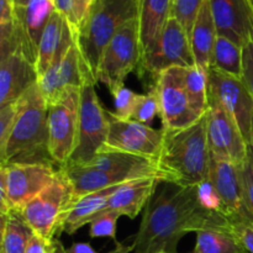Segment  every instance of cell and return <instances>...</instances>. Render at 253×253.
Masks as SVG:
<instances>
[{
    "label": "cell",
    "mask_w": 253,
    "mask_h": 253,
    "mask_svg": "<svg viewBox=\"0 0 253 253\" xmlns=\"http://www.w3.org/2000/svg\"><path fill=\"white\" fill-rule=\"evenodd\" d=\"M209 180L219 197L222 215L231 225H253V214L247 204L240 167L210 153Z\"/></svg>",
    "instance_id": "10"
},
{
    "label": "cell",
    "mask_w": 253,
    "mask_h": 253,
    "mask_svg": "<svg viewBox=\"0 0 253 253\" xmlns=\"http://www.w3.org/2000/svg\"><path fill=\"white\" fill-rule=\"evenodd\" d=\"M163 184L146 207L133 240V253H177L178 244L189 232L232 226L224 215L204 204L199 185Z\"/></svg>",
    "instance_id": "1"
},
{
    "label": "cell",
    "mask_w": 253,
    "mask_h": 253,
    "mask_svg": "<svg viewBox=\"0 0 253 253\" xmlns=\"http://www.w3.org/2000/svg\"><path fill=\"white\" fill-rule=\"evenodd\" d=\"M216 39V26L210 9V2L209 0H204L190 34V44L197 66L209 71Z\"/></svg>",
    "instance_id": "24"
},
{
    "label": "cell",
    "mask_w": 253,
    "mask_h": 253,
    "mask_svg": "<svg viewBox=\"0 0 253 253\" xmlns=\"http://www.w3.org/2000/svg\"><path fill=\"white\" fill-rule=\"evenodd\" d=\"M0 253H1V252H0Z\"/></svg>",
    "instance_id": "48"
},
{
    "label": "cell",
    "mask_w": 253,
    "mask_h": 253,
    "mask_svg": "<svg viewBox=\"0 0 253 253\" xmlns=\"http://www.w3.org/2000/svg\"><path fill=\"white\" fill-rule=\"evenodd\" d=\"M160 114V99H158V95L155 89L151 88L150 91H147L146 94H140L138 95L137 103H136L131 120L148 125Z\"/></svg>",
    "instance_id": "30"
},
{
    "label": "cell",
    "mask_w": 253,
    "mask_h": 253,
    "mask_svg": "<svg viewBox=\"0 0 253 253\" xmlns=\"http://www.w3.org/2000/svg\"><path fill=\"white\" fill-rule=\"evenodd\" d=\"M58 169L53 163H7L0 165L5 177L7 203L11 211H17L25 204L46 189L57 177Z\"/></svg>",
    "instance_id": "14"
},
{
    "label": "cell",
    "mask_w": 253,
    "mask_h": 253,
    "mask_svg": "<svg viewBox=\"0 0 253 253\" xmlns=\"http://www.w3.org/2000/svg\"><path fill=\"white\" fill-rule=\"evenodd\" d=\"M57 240H47L37 234H32L26 247V253H56Z\"/></svg>",
    "instance_id": "38"
},
{
    "label": "cell",
    "mask_w": 253,
    "mask_h": 253,
    "mask_svg": "<svg viewBox=\"0 0 253 253\" xmlns=\"http://www.w3.org/2000/svg\"><path fill=\"white\" fill-rule=\"evenodd\" d=\"M47 105L49 157L58 168H63L68 165L78 141L81 89H66Z\"/></svg>",
    "instance_id": "6"
},
{
    "label": "cell",
    "mask_w": 253,
    "mask_h": 253,
    "mask_svg": "<svg viewBox=\"0 0 253 253\" xmlns=\"http://www.w3.org/2000/svg\"><path fill=\"white\" fill-rule=\"evenodd\" d=\"M95 0H72V26L76 34L88 17Z\"/></svg>",
    "instance_id": "36"
},
{
    "label": "cell",
    "mask_w": 253,
    "mask_h": 253,
    "mask_svg": "<svg viewBox=\"0 0 253 253\" xmlns=\"http://www.w3.org/2000/svg\"><path fill=\"white\" fill-rule=\"evenodd\" d=\"M240 169H241L242 182H244L247 204H249L250 210H251L253 214V156L251 152H249V158L240 167Z\"/></svg>",
    "instance_id": "37"
},
{
    "label": "cell",
    "mask_w": 253,
    "mask_h": 253,
    "mask_svg": "<svg viewBox=\"0 0 253 253\" xmlns=\"http://www.w3.org/2000/svg\"><path fill=\"white\" fill-rule=\"evenodd\" d=\"M12 1H14V4L16 5V6H22V5L26 4L29 0H12Z\"/></svg>",
    "instance_id": "43"
},
{
    "label": "cell",
    "mask_w": 253,
    "mask_h": 253,
    "mask_svg": "<svg viewBox=\"0 0 253 253\" xmlns=\"http://www.w3.org/2000/svg\"><path fill=\"white\" fill-rule=\"evenodd\" d=\"M197 234L194 253H249L234 227H210Z\"/></svg>",
    "instance_id": "26"
},
{
    "label": "cell",
    "mask_w": 253,
    "mask_h": 253,
    "mask_svg": "<svg viewBox=\"0 0 253 253\" xmlns=\"http://www.w3.org/2000/svg\"><path fill=\"white\" fill-rule=\"evenodd\" d=\"M207 116L210 153L241 167L249 158L250 147L237 124L211 96Z\"/></svg>",
    "instance_id": "15"
},
{
    "label": "cell",
    "mask_w": 253,
    "mask_h": 253,
    "mask_svg": "<svg viewBox=\"0 0 253 253\" xmlns=\"http://www.w3.org/2000/svg\"><path fill=\"white\" fill-rule=\"evenodd\" d=\"M203 2H204V0H175L174 4H173L172 16H174L180 22V25L184 27L189 39L193 25H194Z\"/></svg>",
    "instance_id": "32"
},
{
    "label": "cell",
    "mask_w": 253,
    "mask_h": 253,
    "mask_svg": "<svg viewBox=\"0 0 253 253\" xmlns=\"http://www.w3.org/2000/svg\"><path fill=\"white\" fill-rule=\"evenodd\" d=\"M141 56L140 22L138 17L126 22L114 36L104 51L98 72V82L108 86L109 91L125 85L131 72L137 71Z\"/></svg>",
    "instance_id": "7"
},
{
    "label": "cell",
    "mask_w": 253,
    "mask_h": 253,
    "mask_svg": "<svg viewBox=\"0 0 253 253\" xmlns=\"http://www.w3.org/2000/svg\"><path fill=\"white\" fill-rule=\"evenodd\" d=\"M242 82L253 98V41L242 47Z\"/></svg>",
    "instance_id": "35"
},
{
    "label": "cell",
    "mask_w": 253,
    "mask_h": 253,
    "mask_svg": "<svg viewBox=\"0 0 253 253\" xmlns=\"http://www.w3.org/2000/svg\"><path fill=\"white\" fill-rule=\"evenodd\" d=\"M217 36L237 46L253 41V6L250 0H209Z\"/></svg>",
    "instance_id": "17"
},
{
    "label": "cell",
    "mask_w": 253,
    "mask_h": 253,
    "mask_svg": "<svg viewBox=\"0 0 253 253\" xmlns=\"http://www.w3.org/2000/svg\"><path fill=\"white\" fill-rule=\"evenodd\" d=\"M123 215L116 210H105L99 214L93 221L90 222V237L98 239V237H109L114 242L119 244L116 240V225L118 220Z\"/></svg>",
    "instance_id": "31"
},
{
    "label": "cell",
    "mask_w": 253,
    "mask_h": 253,
    "mask_svg": "<svg viewBox=\"0 0 253 253\" xmlns=\"http://www.w3.org/2000/svg\"><path fill=\"white\" fill-rule=\"evenodd\" d=\"M250 1H251V4H252V6H253V0H250Z\"/></svg>",
    "instance_id": "45"
},
{
    "label": "cell",
    "mask_w": 253,
    "mask_h": 253,
    "mask_svg": "<svg viewBox=\"0 0 253 253\" xmlns=\"http://www.w3.org/2000/svg\"><path fill=\"white\" fill-rule=\"evenodd\" d=\"M108 137L99 152L118 151L156 160L162 146V130L131 119L119 118L113 111H108Z\"/></svg>",
    "instance_id": "13"
},
{
    "label": "cell",
    "mask_w": 253,
    "mask_h": 253,
    "mask_svg": "<svg viewBox=\"0 0 253 253\" xmlns=\"http://www.w3.org/2000/svg\"><path fill=\"white\" fill-rule=\"evenodd\" d=\"M37 82L36 66L21 51L0 54V106L17 101Z\"/></svg>",
    "instance_id": "19"
},
{
    "label": "cell",
    "mask_w": 253,
    "mask_h": 253,
    "mask_svg": "<svg viewBox=\"0 0 253 253\" xmlns=\"http://www.w3.org/2000/svg\"><path fill=\"white\" fill-rule=\"evenodd\" d=\"M133 251L132 245L131 246H124L123 244H116V247L113 250V251L108 252V253H130Z\"/></svg>",
    "instance_id": "42"
},
{
    "label": "cell",
    "mask_w": 253,
    "mask_h": 253,
    "mask_svg": "<svg viewBox=\"0 0 253 253\" xmlns=\"http://www.w3.org/2000/svg\"><path fill=\"white\" fill-rule=\"evenodd\" d=\"M88 82L96 84L90 71L84 62L77 42L69 48L66 56L51 67L39 78V85L47 103L58 98L66 89H82Z\"/></svg>",
    "instance_id": "16"
},
{
    "label": "cell",
    "mask_w": 253,
    "mask_h": 253,
    "mask_svg": "<svg viewBox=\"0 0 253 253\" xmlns=\"http://www.w3.org/2000/svg\"><path fill=\"white\" fill-rule=\"evenodd\" d=\"M211 67L241 78L242 77V47L237 46L225 37L217 36L212 52Z\"/></svg>",
    "instance_id": "29"
},
{
    "label": "cell",
    "mask_w": 253,
    "mask_h": 253,
    "mask_svg": "<svg viewBox=\"0 0 253 253\" xmlns=\"http://www.w3.org/2000/svg\"><path fill=\"white\" fill-rule=\"evenodd\" d=\"M109 132L108 110L95 90V83L88 82L81 89L78 141L67 166H85L105 143Z\"/></svg>",
    "instance_id": "8"
},
{
    "label": "cell",
    "mask_w": 253,
    "mask_h": 253,
    "mask_svg": "<svg viewBox=\"0 0 253 253\" xmlns=\"http://www.w3.org/2000/svg\"><path fill=\"white\" fill-rule=\"evenodd\" d=\"M123 184L113 185L106 189H101L77 198L71 211L67 215L62 231L68 235H73L81 227L85 226L86 224H90L99 214L105 211L110 198L113 197L116 190L120 189Z\"/></svg>",
    "instance_id": "25"
},
{
    "label": "cell",
    "mask_w": 253,
    "mask_h": 253,
    "mask_svg": "<svg viewBox=\"0 0 253 253\" xmlns=\"http://www.w3.org/2000/svg\"><path fill=\"white\" fill-rule=\"evenodd\" d=\"M208 90L239 126L245 141L251 147L253 124V98L241 78L230 76L210 67Z\"/></svg>",
    "instance_id": "11"
},
{
    "label": "cell",
    "mask_w": 253,
    "mask_h": 253,
    "mask_svg": "<svg viewBox=\"0 0 253 253\" xmlns=\"http://www.w3.org/2000/svg\"><path fill=\"white\" fill-rule=\"evenodd\" d=\"M17 114V101L0 106V156L5 152L12 127H14L15 119Z\"/></svg>",
    "instance_id": "34"
},
{
    "label": "cell",
    "mask_w": 253,
    "mask_h": 253,
    "mask_svg": "<svg viewBox=\"0 0 253 253\" xmlns=\"http://www.w3.org/2000/svg\"><path fill=\"white\" fill-rule=\"evenodd\" d=\"M174 1H175V0H173V4H174Z\"/></svg>",
    "instance_id": "46"
},
{
    "label": "cell",
    "mask_w": 253,
    "mask_h": 253,
    "mask_svg": "<svg viewBox=\"0 0 253 253\" xmlns=\"http://www.w3.org/2000/svg\"><path fill=\"white\" fill-rule=\"evenodd\" d=\"M183 69L184 67L166 69L151 85L160 99V118L162 120V128L166 130L188 127L202 118L192 108L184 86Z\"/></svg>",
    "instance_id": "12"
},
{
    "label": "cell",
    "mask_w": 253,
    "mask_h": 253,
    "mask_svg": "<svg viewBox=\"0 0 253 253\" xmlns=\"http://www.w3.org/2000/svg\"><path fill=\"white\" fill-rule=\"evenodd\" d=\"M237 236L244 242L245 247L249 253H253V225L250 224H239L232 225Z\"/></svg>",
    "instance_id": "39"
},
{
    "label": "cell",
    "mask_w": 253,
    "mask_h": 253,
    "mask_svg": "<svg viewBox=\"0 0 253 253\" xmlns=\"http://www.w3.org/2000/svg\"><path fill=\"white\" fill-rule=\"evenodd\" d=\"M190 39L184 27L174 16H170L162 32L160 41L152 51L141 59L137 67V76L143 79L146 76L155 81L162 72L172 67H194Z\"/></svg>",
    "instance_id": "9"
},
{
    "label": "cell",
    "mask_w": 253,
    "mask_h": 253,
    "mask_svg": "<svg viewBox=\"0 0 253 253\" xmlns=\"http://www.w3.org/2000/svg\"><path fill=\"white\" fill-rule=\"evenodd\" d=\"M172 9L173 0H138L141 59L160 41L168 20L172 16Z\"/></svg>",
    "instance_id": "22"
},
{
    "label": "cell",
    "mask_w": 253,
    "mask_h": 253,
    "mask_svg": "<svg viewBox=\"0 0 253 253\" xmlns=\"http://www.w3.org/2000/svg\"><path fill=\"white\" fill-rule=\"evenodd\" d=\"M47 113V100L37 82L17 100L16 119L0 165L53 163L48 153Z\"/></svg>",
    "instance_id": "3"
},
{
    "label": "cell",
    "mask_w": 253,
    "mask_h": 253,
    "mask_svg": "<svg viewBox=\"0 0 253 253\" xmlns=\"http://www.w3.org/2000/svg\"><path fill=\"white\" fill-rule=\"evenodd\" d=\"M162 146L155 163L168 183L194 187L207 182L210 165L207 114L188 127L162 128Z\"/></svg>",
    "instance_id": "2"
},
{
    "label": "cell",
    "mask_w": 253,
    "mask_h": 253,
    "mask_svg": "<svg viewBox=\"0 0 253 253\" xmlns=\"http://www.w3.org/2000/svg\"><path fill=\"white\" fill-rule=\"evenodd\" d=\"M74 42H76V30L68 19H66L61 12L56 10L47 22L40 41L36 61L39 78L66 56Z\"/></svg>",
    "instance_id": "20"
},
{
    "label": "cell",
    "mask_w": 253,
    "mask_h": 253,
    "mask_svg": "<svg viewBox=\"0 0 253 253\" xmlns=\"http://www.w3.org/2000/svg\"><path fill=\"white\" fill-rule=\"evenodd\" d=\"M183 78L192 108L199 116L205 115L209 109L208 71L200 66L185 67L183 69Z\"/></svg>",
    "instance_id": "28"
},
{
    "label": "cell",
    "mask_w": 253,
    "mask_h": 253,
    "mask_svg": "<svg viewBox=\"0 0 253 253\" xmlns=\"http://www.w3.org/2000/svg\"><path fill=\"white\" fill-rule=\"evenodd\" d=\"M56 10L72 24V0H54Z\"/></svg>",
    "instance_id": "41"
},
{
    "label": "cell",
    "mask_w": 253,
    "mask_h": 253,
    "mask_svg": "<svg viewBox=\"0 0 253 253\" xmlns=\"http://www.w3.org/2000/svg\"><path fill=\"white\" fill-rule=\"evenodd\" d=\"M76 200L73 185L59 168L56 179L16 212L35 234L47 240H56L63 232L66 217Z\"/></svg>",
    "instance_id": "5"
},
{
    "label": "cell",
    "mask_w": 253,
    "mask_h": 253,
    "mask_svg": "<svg viewBox=\"0 0 253 253\" xmlns=\"http://www.w3.org/2000/svg\"><path fill=\"white\" fill-rule=\"evenodd\" d=\"M17 16V49L36 66L40 41L47 22L56 11L54 0H29L15 5Z\"/></svg>",
    "instance_id": "18"
},
{
    "label": "cell",
    "mask_w": 253,
    "mask_h": 253,
    "mask_svg": "<svg viewBox=\"0 0 253 253\" xmlns=\"http://www.w3.org/2000/svg\"><path fill=\"white\" fill-rule=\"evenodd\" d=\"M160 183L162 182L156 178H142L124 183L110 198L105 210H116L124 216L135 219L138 212L147 207Z\"/></svg>",
    "instance_id": "23"
},
{
    "label": "cell",
    "mask_w": 253,
    "mask_h": 253,
    "mask_svg": "<svg viewBox=\"0 0 253 253\" xmlns=\"http://www.w3.org/2000/svg\"><path fill=\"white\" fill-rule=\"evenodd\" d=\"M56 253H98L93 247L85 242H76L69 249H64L62 242L57 240Z\"/></svg>",
    "instance_id": "40"
},
{
    "label": "cell",
    "mask_w": 253,
    "mask_h": 253,
    "mask_svg": "<svg viewBox=\"0 0 253 253\" xmlns=\"http://www.w3.org/2000/svg\"><path fill=\"white\" fill-rule=\"evenodd\" d=\"M81 167L93 168L113 174L126 175L131 179L156 178L162 183H168L167 177L165 173L158 169L155 161L131 153L118 152V151L98 152L90 162Z\"/></svg>",
    "instance_id": "21"
},
{
    "label": "cell",
    "mask_w": 253,
    "mask_h": 253,
    "mask_svg": "<svg viewBox=\"0 0 253 253\" xmlns=\"http://www.w3.org/2000/svg\"><path fill=\"white\" fill-rule=\"evenodd\" d=\"M138 17V0H95L88 17L76 34V42L86 67L98 83L104 51L116 32Z\"/></svg>",
    "instance_id": "4"
},
{
    "label": "cell",
    "mask_w": 253,
    "mask_h": 253,
    "mask_svg": "<svg viewBox=\"0 0 253 253\" xmlns=\"http://www.w3.org/2000/svg\"><path fill=\"white\" fill-rule=\"evenodd\" d=\"M110 93L114 98L116 115L123 119H131L140 94H136L125 85L118 86L110 90Z\"/></svg>",
    "instance_id": "33"
},
{
    "label": "cell",
    "mask_w": 253,
    "mask_h": 253,
    "mask_svg": "<svg viewBox=\"0 0 253 253\" xmlns=\"http://www.w3.org/2000/svg\"><path fill=\"white\" fill-rule=\"evenodd\" d=\"M34 231L19 215L11 211L1 215V253H26Z\"/></svg>",
    "instance_id": "27"
},
{
    "label": "cell",
    "mask_w": 253,
    "mask_h": 253,
    "mask_svg": "<svg viewBox=\"0 0 253 253\" xmlns=\"http://www.w3.org/2000/svg\"><path fill=\"white\" fill-rule=\"evenodd\" d=\"M190 253H194V252H190Z\"/></svg>",
    "instance_id": "47"
},
{
    "label": "cell",
    "mask_w": 253,
    "mask_h": 253,
    "mask_svg": "<svg viewBox=\"0 0 253 253\" xmlns=\"http://www.w3.org/2000/svg\"><path fill=\"white\" fill-rule=\"evenodd\" d=\"M250 152H251L253 156V124H252V143H251V147H250Z\"/></svg>",
    "instance_id": "44"
}]
</instances>
